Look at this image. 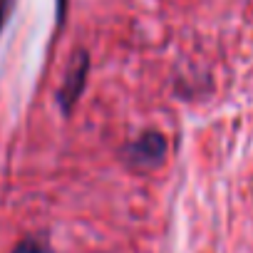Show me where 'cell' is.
<instances>
[{"label": "cell", "mask_w": 253, "mask_h": 253, "mask_svg": "<svg viewBox=\"0 0 253 253\" xmlns=\"http://www.w3.org/2000/svg\"><path fill=\"white\" fill-rule=\"evenodd\" d=\"M87 67H89L87 55H84V52H77V55L72 57V62H70V67H67V75H65V82H62L60 92H57V99H60V104H62L65 112H70L72 104L80 99V94H82V89H84Z\"/></svg>", "instance_id": "1"}, {"label": "cell", "mask_w": 253, "mask_h": 253, "mask_svg": "<svg viewBox=\"0 0 253 253\" xmlns=\"http://www.w3.org/2000/svg\"><path fill=\"white\" fill-rule=\"evenodd\" d=\"M164 152H167V142L162 134H144L139 137L132 147H129V159L137 164V167H154L157 162L164 159Z\"/></svg>", "instance_id": "2"}, {"label": "cell", "mask_w": 253, "mask_h": 253, "mask_svg": "<svg viewBox=\"0 0 253 253\" xmlns=\"http://www.w3.org/2000/svg\"><path fill=\"white\" fill-rule=\"evenodd\" d=\"M13 253H55V251H52V246H50L45 238L28 236V238H23V241L13 248Z\"/></svg>", "instance_id": "3"}, {"label": "cell", "mask_w": 253, "mask_h": 253, "mask_svg": "<svg viewBox=\"0 0 253 253\" xmlns=\"http://www.w3.org/2000/svg\"><path fill=\"white\" fill-rule=\"evenodd\" d=\"M13 8V0H0V30H3L5 20H8V13Z\"/></svg>", "instance_id": "4"}, {"label": "cell", "mask_w": 253, "mask_h": 253, "mask_svg": "<svg viewBox=\"0 0 253 253\" xmlns=\"http://www.w3.org/2000/svg\"><path fill=\"white\" fill-rule=\"evenodd\" d=\"M65 10H67V0H57V23L65 20Z\"/></svg>", "instance_id": "5"}]
</instances>
